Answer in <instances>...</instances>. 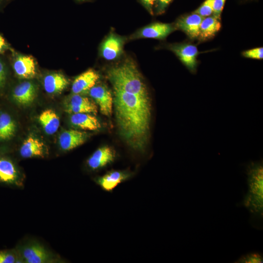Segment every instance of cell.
Masks as SVG:
<instances>
[{"label":"cell","mask_w":263,"mask_h":263,"mask_svg":"<svg viewBox=\"0 0 263 263\" xmlns=\"http://www.w3.org/2000/svg\"><path fill=\"white\" fill-rule=\"evenodd\" d=\"M13 67L16 75L20 78L30 79L36 75L34 58L30 56L18 55L15 58Z\"/></svg>","instance_id":"7c38bea8"},{"label":"cell","mask_w":263,"mask_h":263,"mask_svg":"<svg viewBox=\"0 0 263 263\" xmlns=\"http://www.w3.org/2000/svg\"><path fill=\"white\" fill-rule=\"evenodd\" d=\"M172 0H157L155 3V11L157 14L163 13Z\"/></svg>","instance_id":"f546056e"},{"label":"cell","mask_w":263,"mask_h":263,"mask_svg":"<svg viewBox=\"0 0 263 263\" xmlns=\"http://www.w3.org/2000/svg\"><path fill=\"white\" fill-rule=\"evenodd\" d=\"M107 76L113 90L122 91L150 99L146 84L136 65L131 61L112 67Z\"/></svg>","instance_id":"3957f363"},{"label":"cell","mask_w":263,"mask_h":263,"mask_svg":"<svg viewBox=\"0 0 263 263\" xmlns=\"http://www.w3.org/2000/svg\"><path fill=\"white\" fill-rule=\"evenodd\" d=\"M263 256L261 253L251 252L242 255L235 263H262Z\"/></svg>","instance_id":"cb8c5ba5"},{"label":"cell","mask_w":263,"mask_h":263,"mask_svg":"<svg viewBox=\"0 0 263 263\" xmlns=\"http://www.w3.org/2000/svg\"><path fill=\"white\" fill-rule=\"evenodd\" d=\"M69 84L68 79L61 73H55L46 75L43 79V87L50 94L61 93Z\"/></svg>","instance_id":"44dd1931"},{"label":"cell","mask_w":263,"mask_h":263,"mask_svg":"<svg viewBox=\"0 0 263 263\" xmlns=\"http://www.w3.org/2000/svg\"><path fill=\"white\" fill-rule=\"evenodd\" d=\"M78 0V1H84L87 0Z\"/></svg>","instance_id":"836d02e7"},{"label":"cell","mask_w":263,"mask_h":263,"mask_svg":"<svg viewBox=\"0 0 263 263\" xmlns=\"http://www.w3.org/2000/svg\"><path fill=\"white\" fill-rule=\"evenodd\" d=\"M38 119L44 132L47 134H54L59 127V118L52 109L43 111L39 115Z\"/></svg>","instance_id":"603a6c76"},{"label":"cell","mask_w":263,"mask_h":263,"mask_svg":"<svg viewBox=\"0 0 263 263\" xmlns=\"http://www.w3.org/2000/svg\"><path fill=\"white\" fill-rule=\"evenodd\" d=\"M247 190L238 207L248 211L249 222L255 228H263V162L262 160L250 161L245 165Z\"/></svg>","instance_id":"7a4b0ae2"},{"label":"cell","mask_w":263,"mask_h":263,"mask_svg":"<svg viewBox=\"0 0 263 263\" xmlns=\"http://www.w3.org/2000/svg\"><path fill=\"white\" fill-rule=\"evenodd\" d=\"M0 153V182L8 184H19V174L13 161Z\"/></svg>","instance_id":"2e32d148"},{"label":"cell","mask_w":263,"mask_h":263,"mask_svg":"<svg viewBox=\"0 0 263 263\" xmlns=\"http://www.w3.org/2000/svg\"><path fill=\"white\" fill-rule=\"evenodd\" d=\"M7 80V71L4 63L0 60V95L3 94Z\"/></svg>","instance_id":"83f0119b"},{"label":"cell","mask_w":263,"mask_h":263,"mask_svg":"<svg viewBox=\"0 0 263 263\" xmlns=\"http://www.w3.org/2000/svg\"><path fill=\"white\" fill-rule=\"evenodd\" d=\"M88 93L98 105L101 113L110 117L112 113L113 97L108 88L104 85H95Z\"/></svg>","instance_id":"52a82bcc"},{"label":"cell","mask_w":263,"mask_h":263,"mask_svg":"<svg viewBox=\"0 0 263 263\" xmlns=\"http://www.w3.org/2000/svg\"><path fill=\"white\" fill-rule=\"evenodd\" d=\"M44 145L38 139L29 136L23 142L20 150V155L23 158L43 157L44 156Z\"/></svg>","instance_id":"ffe728a7"},{"label":"cell","mask_w":263,"mask_h":263,"mask_svg":"<svg viewBox=\"0 0 263 263\" xmlns=\"http://www.w3.org/2000/svg\"><path fill=\"white\" fill-rule=\"evenodd\" d=\"M19 260L17 255L11 251H0V263H19Z\"/></svg>","instance_id":"4316f807"},{"label":"cell","mask_w":263,"mask_h":263,"mask_svg":"<svg viewBox=\"0 0 263 263\" xmlns=\"http://www.w3.org/2000/svg\"><path fill=\"white\" fill-rule=\"evenodd\" d=\"M5 108L0 107V145L6 144L15 137L17 130L16 121Z\"/></svg>","instance_id":"ba28073f"},{"label":"cell","mask_w":263,"mask_h":263,"mask_svg":"<svg viewBox=\"0 0 263 263\" xmlns=\"http://www.w3.org/2000/svg\"><path fill=\"white\" fill-rule=\"evenodd\" d=\"M242 56L246 58L263 59V48L256 47L251 49L245 50L242 52Z\"/></svg>","instance_id":"484cf974"},{"label":"cell","mask_w":263,"mask_h":263,"mask_svg":"<svg viewBox=\"0 0 263 263\" xmlns=\"http://www.w3.org/2000/svg\"><path fill=\"white\" fill-rule=\"evenodd\" d=\"M6 0H0V4L3 2V1H5Z\"/></svg>","instance_id":"d6a6232c"},{"label":"cell","mask_w":263,"mask_h":263,"mask_svg":"<svg viewBox=\"0 0 263 263\" xmlns=\"http://www.w3.org/2000/svg\"><path fill=\"white\" fill-rule=\"evenodd\" d=\"M214 0H206L193 12L205 18L210 16L213 11Z\"/></svg>","instance_id":"d4e9b609"},{"label":"cell","mask_w":263,"mask_h":263,"mask_svg":"<svg viewBox=\"0 0 263 263\" xmlns=\"http://www.w3.org/2000/svg\"><path fill=\"white\" fill-rule=\"evenodd\" d=\"M143 5L150 14H153V7L157 0H140Z\"/></svg>","instance_id":"4dcf8cb0"},{"label":"cell","mask_w":263,"mask_h":263,"mask_svg":"<svg viewBox=\"0 0 263 263\" xmlns=\"http://www.w3.org/2000/svg\"><path fill=\"white\" fill-rule=\"evenodd\" d=\"M115 157L114 150L109 147L104 146L94 152L88 159L87 164L91 169H97L113 162Z\"/></svg>","instance_id":"e0dca14e"},{"label":"cell","mask_w":263,"mask_h":263,"mask_svg":"<svg viewBox=\"0 0 263 263\" xmlns=\"http://www.w3.org/2000/svg\"><path fill=\"white\" fill-rule=\"evenodd\" d=\"M176 29L175 25L172 24L156 22L143 27L136 32L131 38L164 39Z\"/></svg>","instance_id":"5b68a950"},{"label":"cell","mask_w":263,"mask_h":263,"mask_svg":"<svg viewBox=\"0 0 263 263\" xmlns=\"http://www.w3.org/2000/svg\"><path fill=\"white\" fill-rule=\"evenodd\" d=\"M88 134L76 130L63 131L59 135V144L64 150H70L83 144L86 140Z\"/></svg>","instance_id":"9a60e30c"},{"label":"cell","mask_w":263,"mask_h":263,"mask_svg":"<svg viewBox=\"0 0 263 263\" xmlns=\"http://www.w3.org/2000/svg\"><path fill=\"white\" fill-rule=\"evenodd\" d=\"M8 49V46L5 39L0 35V54L3 53Z\"/></svg>","instance_id":"1f68e13d"},{"label":"cell","mask_w":263,"mask_h":263,"mask_svg":"<svg viewBox=\"0 0 263 263\" xmlns=\"http://www.w3.org/2000/svg\"><path fill=\"white\" fill-rule=\"evenodd\" d=\"M203 19V17L193 12L179 18L174 25L176 29L183 31L190 39H198Z\"/></svg>","instance_id":"9c48e42d"},{"label":"cell","mask_w":263,"mask_h":263,"mask_svg":"<svg viewBox=\"0 0 263 263\" xmlns=\"http://www.w3.org/2000/svg\"><path fill=\"white\" fill-rule=\"evenodd\" d=\"M221 27V19L213 15L203 18L198 39L200 42H204L211 39L220 31Z\"/></svg>","instance_id":"d6986e66"},{"label":"cell","mask_w":263,"mask_h":263,"mask_svg":"<svg viewBox=\"0 0 263 263\" xmlns=\"http://www.w3.org/2000/svg\"><path fill=\"white\" fill-rule=\"evenodd\" d=\"M123 45L122 38L114 34H111L101 44V56L107 60L116 59L122 54Z\"/></svg>","instance_id":"8fae6325"},{"label":"cell","mask_w":263,"mask_h":263,"mask_svg":"<svg viewBox=\"0 0 263 263\" xmlns=\"http://www.w3.org/2000/svg\"><path fill=\"white\" fill-rule=\"evenodd\" d=\"M226 0H214L213 15L221 19V14L223 11Z\"/></svg>","instance_id":"f1b7e54d"},{"label":"cell","mask_w":263,"mask_h":263,"mask_svg":"<svg viewBox=\"0 0 263 263\" xmlns=\"http://www.w3.org/2000/svg\"><path fill=\"white\" fill-rule=\"evenodd\" d=\"M66 111L71 113H88L96 114L97 107L89 98L81 94H74L70 96L66 104Z\"/></svg>","instance_id":"30bf717a"},{"label":"cell","mask_w":263,"mask_h":263,"mask_svg":"<svg viewBox=\"0 0 263 263\" xmlns=\"http://www.w3.org/2000/svg\"><path fill=\"white\" fill-rule=\"evenodd\" d=\"M22 257L27 263H44L52 261L49 252L41 245L32 244L25 246L22 250Z\"/></svg>","instance_id":"4fadbf2b"},{"label":"cell","mask_w":263,"mask_h":263,"mask_svg":"<svg viewBox=\"0 0 263 263\" xmlns=\"http://www.w3.org/2000/svg\"><path fill=\"white\" fill-rule=\"evenodd\" d=\"M70 122L73 125L86 130L94 131L101 128L97 118L88 113H72Z\"/></svg>","instance_id":"7402d4cb"},{"label":"cell","mask_w":263,"mask_h":263,"mask_svg":"<svg viewBox=\"0 0 263 263\" xmlns=\"http://www.w3.org/2000/svg\"><path fill=\"white\" fill-rule=\"evenodd\" d=\"M131 175V174L126 171L112 170L103 176L97 178L95 181L103 189L110 191L118 184L128 179Z\"/></svg>","instance_id":"ac0fdd59"},{"label":"cell","mask_w":263,"mask_h":263,"mask_svg":"<svg viewBox=\"0 0 263 263\" xmlns=\"http://www.w3.org/2000/svg\"><path fill=\"white\" fill-rule=\"evenodd\" d=\"M168 48L176 55L190 73L196 72L197 57L199 52L195 45L189 42H182L170 44Z\"/></svg>","instance_id":"277c9868"},{"label":"cell","mask_w":263,"mask_h":263,"mask_svg":"<svg viewBox=\"0 0 263 263\" xmlns=\"http://www.w3.org/2000/svg\"><path fill=\"white\" fill-rule=\"evenodd\" d=\"M113 103L120 135L132 149L143 151L149 138L150 99L114 90Z\"/></svg>","instance_id":"6da1fadb"},{"label":"cell","mask_w":263,"mask_h":263,"mask_svg":"<svg viewBox=\"0 0 263 263\" xmlns=\"http://www.w3.org/2000/svg\"><path fill=\"white\" fill-rule=\"evenodd\" d=\"M99 77L98 74L93 69L84 72L74 80L72 86V92L74 94H79L88 92L95 85Z\"/></svg>","instance_id":"5bb4252c"},{"label":"cell","mask_w":263,"mask_h":263,"mask_svg":"<svg viewBox=\"0 0 263 263\" xmlns=\"http://www.w3.org/2000/svg\"><path fill=\"white\" fill-rule=\"evenodd\" d=\"M36 96L37 87L33 82L29 81H23L16 85L10 94L12 101L22 106L32 104Z\"/></svg>","instance_id":"8992f818"}]
</instances>
